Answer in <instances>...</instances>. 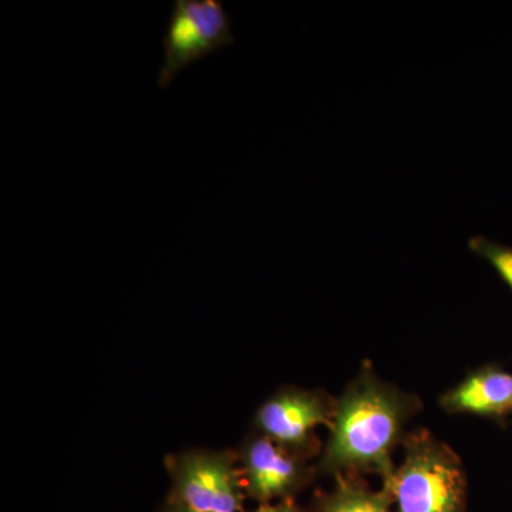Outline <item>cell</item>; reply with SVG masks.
<instances>
[{
    "instance_id": "1",
    "label": "cell",
    "mask_w": 512,
    "mask_h": 512,
    "mask_svg": "<svg viewBox=\"0 0 512 512\" xmlns=\"http://www.w3.org/2000/svg\"><path fill=\"white\" fill-rule=\"evenodd\" d=\"M412 404L402 393L363 375L343 394L332 421V436L320 467L328 473L373 471L392 480V453Z\"/></svg>"
},
{
    "instance_id": "2",
    "label": "cell",
    "mask_w": 512,
    "mask_h": 512,
    "mask_svg": "<svg viewBox=\"0 0 512 512\" xmlns=\"http://www.w3.org/2000/svg\"><path fill=\"white\" fill-rule=\"evenodd\" d=\"M396 512H463L466 478L456 454L430 434L404 441L403 463L383 485Z\"/></svg>"
},
{
    "instance_id": "3",
    "label": "cell",
    "mask_w": 512,
    "mask_h": 512,
    "mask_svg": "<svg viewBox=\"0 0 512 512\" xmlns=\"http://www.w3.org/2000/svg\"><path fill=\"white\" fill-rule=\"evenodd\" d=\"M234 43L232 19L220 0H175L165 29L157 86L167 89L188 66Z\"/></svg>"
},
{
    "instance_id": "4",
    "label": "cell",
    "mask_w": 512,
    "mask_h": 512,
    "mask_svg": "<svg viewBox=\"0 0 512 512\" xmlns=\"http://www.w3.org/2000/svg\"><path fill=\"white\" fill-rule=\"evenodd\" d=\"M174 504L200 512H238L242 508L241 468L228 453L190 451L170 463Z\"/></svg>"
},
{
    "instance_id": "5",
    "label": "cell",
    "mask_w": 512,
    "mask_h": 512,
    "mask_svg": "<svg viewBox=\"0 0 512 512\" xmlns=\"http://www.w3.org/2000/svg\"><path fill=\"white\" fill-rule=\"evenodd\" d=\"M333 414L335 410L319 394L289 390L262 404L256 424L261 436L299 453L312 440L313 431L323 424L332 426Z\"/></svg>"
},
{
    "instance_id": "6",
    "label": "cell",
    "mask_w": 512,
    "mask_h": 512,
    "mask_svg": "<svg viewBox=\"0 0 512 512\" xmlns=\"http://www.w3.org/2000/svg\"><path fill=\"white\" fill-rule=\"evenodd\" d=\"M239 463L248 494L264 504L288 497L306 477L299 454L265 436L249 441Z\"/></svg>"
},
{
    "instance_id": "7",
    "label": "cell",
    "mask_w": 512,
    "mask_h": 512,
    "mask_svg": "<svg viewBox=\"0 0 512 512\" xmlns=\"http://www.w3.org/2000/svg\"><path fill=\"white\" fill-rule=\"evenodd\" d=\"M441 407L450 413L501 419L512 414V373L483 367L444 394Z\"/></svg>"
},
{
    "instance_id": "8",
    "label": "cell",
    "mask_w": 512,
    "mask_h": 512,
    "mask_svg": "<svg viewBox=\"0 0 512 512\" xmlns=\"http://www.w3.org/2000/svg\"><path fill=\"white\" fill-rule=\"evenodd\" d=\"M389 491H370L365 485L339 478L332 494L320 503L319 512H392Z\"/></svg>"
},
{
    "instance_id": "9",
    "label": "cell",
    "mask_w": 512,
    "mask_h": 512,
    "mask_svg": "<svg viewBox=\"0 0 512 512\" xmlns=\"http://www.w3.org/2000/svg\"><path fill=\"white\" fill-rule=\"evenodd\" d=\"M468 247L493 266L494 271L512 291V248L487 237L471 238Z\"/></svg>"
},
{
    "instance_id": "10",
    "label": "cell",
    "mask_w": 512,
    "mask_h": 512,
    "mask_svg": "<svg viewBox=\"0 0 512 512\" xmlns=\"http://www.w3.org/2000/svg\"><path fill=\"white\" fill-rule=\"evenodd\" d=\"M254 512H301L298 510V508L295 507L292 503H289V501H285V503L271 505V504H265L262 505L261 508H258V510Z\"/></svg>"
},
{
    "instance_id": "11",
    "label": "cell",
    "mask_w": 512,
    "mask_h": 512,
    "mask_svg": "<svg viewBox=\"0 0 512 512\" xmlns=\"http://www.w3.org/2000/svg\"><path fill=\"white\" fill-rule=\"evenodd\" d=\"M167 512H200V511H192L188 510V508L181 507V505L173 504L170 508H168Z\"/></svg>"
}]
</instances>
